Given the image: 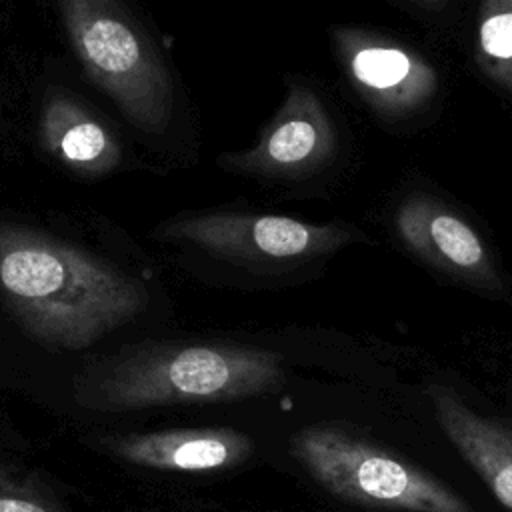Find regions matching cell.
Instances as JSON below:
<instances>
[{"label": "cell", "mask_w": 512, "mask_h": 512, "mask_svg": "<svg viewBox=\"0 0 512 512\" xmlns=\"http://www.w3.org/2000/svg\"><path fill=\"white\" fill-rule=\"evenodd\" d=\"M426 394L446 438L512 512V422L478 414L444 384H430Z\"/></svg>", "instance_id": "cell-10"}, {"label": "cell", "mask_w": 512, "mask_h": 512, "mask_svg": "<svg viewBox=\"0 0 512 512\" xmlns=\"http://www.w3.org/2000/svg\"><path fill=\"white\" fill-rule=\"evenodd\" d=\"M286 384L282 354L240 344H154L76 380L78 404L98 412L236 402Z\"/></svg>", "instance_id": "cell-2"}, {"label": "cell", "mask_w": 512, "mask_h": 512, "mask_svg": "<svg viewBox=\"0 0 512 512\" xmlns=\"http://www.w3.org/2000/svg\"><path fill=\"white\" fill-rule=\"evenodd\" d=\"M336 152L338 132L322 98L310 86L292 82L256 142L222 154L218 166L244 176L300 180L324 170Z\"/></svg>", "instance_id": "cell-6"}, {"label": "cell", "mask_w": 512, "mask_h": 512, "mask_svg": "<svg viewBox=\"0 0 512 512\" xmlns=\"http://www.w3.org/2000/svg\"><path fill=\"white\" fill-rule=\"evenodd\" d=\"M476 60L494 84L512 94V0H480Z\"/></svg>", "instance_id": "cell-12"}, {"label": "cell", "mask_w": 512, "mask_h": 512, "mask_svg": "<svg viewBox=\"0 0 512 512\" xmlns=\"http://www.w3.org/2000/svg\"><path fill=\"white\" fill-rule=\"evenodd\" d=\"M154 238L202 250L252 270H288L332 256L356 240V230L314 224L284 214L196 212L158 224Z\"/></svg>", "instance_id": "cell-5"}, {"label": "cell", "mask_w": 512, "mask_h": 512, "mask_svg": "<svg viewBox=\"0 0 512 512\" xmlns=\"http://www.w3.org/2000/svg\"><path fill=\"white\" fill-rule=\"evenodd\" d=\"M40 138L56 160L86 176L108 174L122 160V148L114 132L80 102L64 94L46 100L40 114Z\"/></svg>", "instance_id": "cell-11"}, {"label": "cell", "mask_w": 512, "mask_h": 512, "mask_svg": "<svg viewBox=\"0 0 512 512\" xmlns=\"http://www.w3.org/2000/svg\"><path fill=\"white\" fill-rule=\"evenodd\" d=\"M0 512H66L42 486L0 462Z\"/></svg>", "instance_id": "cell-13"}, {"label": "cell", "mask_w": 512, "mask_h": 512, "mask_svg": "<svg viewBox=\"0 0 512 512\" xmlns=\"http://www.w3.org/2000/svg\"><path fill=\"white\" fill-rule=\"evenodd\" d=\"M394 230L400 242L430 268L468 288L504 294V278L490 246L444 202L426 194L404 198L394 210Z\"/></svg>", "instance_id": "cell-8"}, {"label": "cell", "mask_w": 512, "mask_h": 512, "mask_svg": "<svg viewBox=\"0 0 512 512\" xmlns=\"http://www.w3.org/2000/svg\"><path fill=\"white\" fill-rule=\"evenodd\" d=\"M70 46L86 74L140 130L162 134L174 84L150 36L118 0H58Z\"/></svg>", "instance_id": "cell-3"}, {"label": "cell", "mask_w": 512, "mask_h": 512, "mask_svg": "<svg viewBox=\"0 0 512 512\" xmlns=\"http://www.w3.org/2000/svg\"><path fill=\"white\" fill-rule=\"evenodd\" d=\"M290 454L326 492L352 504L404 512H472L440 478L338 424L300 428L290 438Z\"/></svg>", "instance_id": "cell-4"}, {"label": "cell", "mask_w": 512, "mask_h": 512, "mask_svg": "<svg viewBox=\"0 0 512 512\" xmlns=\"http://www.w3.org/2000/svg\"><path fill=\"white\" fill-rule=\"evenodd\" d=\"M0 296L34 340L82 350L148 306L146 286L84 248L0 224Z\"/></svg>", "instance_id": "cell-1"}, {"label": "cell", "mask_w": 512, "mask_h": 512, "mask_svg": "<svg viewBox=\"0 0 512 512\" xmlns=\"http://www.w3.org/2000/svg\"><path fill=\"white\" fill-rule=\"evenodd\" d=\"M332 46L354 90L384 118L418 114L438 92L434 66L394 38L362 28H336Z\"/></svg>", "instance_id": "cell-7"}, {"label": "cell", "mask_w": 512, "mask_h": 512, "mask_svg": "<svg viewBox=\"0 0 512 512\" xmlns=\"http://www.w3.org/2000/svg\"><path fill=\"white\" fill-rule=\"evenodd\" d=\"M106 448L136 466L166 472H214L240 466L254 454V440L228 426L166 428L104 440Z\"/></svg>", "instance_id": "cell-9"}, {"label": "cell", "mask_w": 512, "mask_h": 512, "mask_svg": "<svg viewBox=\"0 0 512 512\" xmlns=\"http://www.w3.org/2000/svg\"><path fill=\"white\" fill-rule=\"evenodd\" d=\"M406 2H410L422 10H430V12H440L450 4V0H406Z\"/></svg>", "instance_id": "cell-14"}]
</instances>
